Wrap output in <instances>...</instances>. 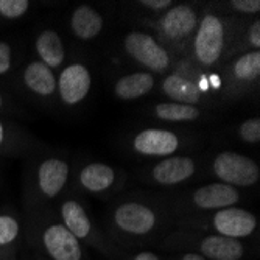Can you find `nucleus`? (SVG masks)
Here are the masks:
<instances>
[{"label":"nucleus","instance_id":"nucleus-10","mask_svg":"<svg viewBox=\"0 0 260 260\" xmlns=\"http://www.w3.org/2000/svg\"><path fill=\"white\" fill-rule=\"evenodd\" d=\"M175 69L170 74L164 75L159 83V93L169 102H176L182 105H192L198 108L214 106L215 95L204 90L195 81L197 67L187 59L184 62H175Z\"/></svg>","mask_w":260,"mask_h":260},{"label":"nucleus","instance_id":"nucleus-31","mask_svg":"<svg viewBox=\"0 0 260 260\" xmlns=\"http://www.w3.org/2000/svg\"><path fill=\"white\" fill-rule=\"evenodd\" d=\"M122 260H167V258H162L159 254L153 252V251H128L125 252V255L122 257Z\"/></svg>","mask_w":260,"mask_h":260},{"label":"nucleus","instance_id":"nucleus-1","mask_svg":"<svg viewBox=\"0 0 260 260\" xmlns=\"http://www.w3.org/2000/svg\"><path fill=\"white\" fill-rule=\"evenodd\" d=\"M175 228V215L164 195L133 192L115 200L105 220L108 239L123 251L157 245Z\"/></svg>","mask_w":260,"mask_h":260},{"label":"nucleus","instance_id":"nucleus-19","mask_svg":"<svg viewBox=\"0 0 260 260\" xmlns=\"http://www.w3.org/2000/svg\"><path fill=\"white\" fill-rule=\"evenodd\" d=\"M72 35L83 42L95 39L105 28L103 14L89 4H81L74 8L69 19Z\"/></svg>","mask_w":260,"mask_h":260},{"label":"nucleus","instance_id":"nucleus-5","mask_svg":"<svg viewBox=\"0 0 260 260\" xmlns=\"http://www.w3.org/2000/svg\"><path fill=\"white\" fill-rule=\"evenodd\" d=\"M56 215L62 224L75 235V239L86 248H92L108 257L109 260H122L125 252L119 246H115L105 234V231L95 223L89 214V210L83 200L75 195L62 197L56 207Z\"/></svg>","mask_w":260,"mask_h":260},{"label":"nucleus","instance_id":"nucleus-16","mask_svg":"<svg viewBox=\"0 0 260 260\" xmlns=\"http://www.w3.org/2000/svg\"><path fill=\"white\" fill-rule=\"evenodd\" d=\"M126 181V173L117 165L102 160H90L83 164L75 172L74 185L81 193L105 197L120 190Z\"/></svg>","mask_w":260,"mask_h":260},{"label":"nucleus","instance_id":"nucleus-7","mask_svg":"<svg viewBox=\"0 0 260 260\" xmlns=\"http://www.w3.org/2000/svg\"><path fill=\"white\" fill-rule=\"evenodd\" d=\"M164 198L167 200V204L176 220L181 217L207 214V212L218 209L239 206L243 195L240 188L215 181L179 193H167L164 195Z\"/></svg>","mask_w":260,"mask_h":260},{"label":"nucleus","instance_id":"nucleus-8","mask_svg":"<svg viewBox=\"0 0 260 260\" xmlns=\"http://www.w3.org/2000/svg\"><path fill=\"white\" fill-rule=\"evenodd\" d=\"M200 22L198 8L192 4H175L167 11L156 16L148 25L153 28V36L173 56H185L188 45L197 31Z\"/></svg>","mask_w":260,"mask_h":260},{"label":"nucleus","instance_id":"nucleus-25","mask_svg":"<svg viewBox=\"0 0 260 260\" xmlns=\"http://www.w3.org/2000/svg\"><path fill=\"white\" fill-rule=\"evenodd\" d=\"M245 52H260V19L257 16L248 23L245 31L240 33L237 42L234 45L232 58Z\"/></svg>","mask_w":260,"mask_h":260},{"label":"nucleus","instance_id":"nucleus-12","mask_svg":"<svg viewBox=\"0 0 260 260\" xmlns=\"http://www.w3.org/2000/svg\"><path fill=\"white\" fill-rule=\"evenodd\" d=\"M192 144L190 136L172 128H144L128 140V147L136 156L148 159L175 156Z\"/></svg>","mask_w":260,"mask_h":260},{"label":"nucleus","instance_id":"nucleus-23","mask_svg":"<svg viewBox=\"0 0 260 260\" xmlns=\"http://www.w3.org/2000/svg\"><path fill=\"white\" fill-rule=\"evenodd\" d=\"M22 223L14 214H0V258L14 257L22 240Z\"/></svg>","mask_w":260,"mask_h":260},{"label":"nucleus","instance_id":"nucleus-2","mask_svg":"<svg viewBox=\"0 0 260 260\" xmlns=\"http://www.w3.org/2000/svg\"><path fill=\"white\" fill-rule=\"evenodd\" d=\"M242 33V22L220 7L206 8L188 45L185 59L201 72L220 70L231 58Z\"/></svg>","mask_w":260,"mask_h":260},{"label":"nucleus","instance_id":"nucleus-15","mask_svg":"<svg viewBox=\"0 0 260 260\" xmlns=\"http://www.w3.org/2000/svg\"><path fill=\"white\" fill-rule=\"evenodd\" d=\"M209 173L226 185L235 188H251L260 181L258 164L242 153L237 151H220L210 160Z\"/></svg>","mask_w":260,"mask_h":260},{"label":"nucleus","instance_id":"nucleus-28","mask_svg":"<svg viewBox=\"0 0 260 260\" xmlns=\"http://www.w3.org/2000/svg\"><path fill=\"white\" fill-rule=\"evenodd\" d=\"M226 8L231 11V14L257 16L260 13V0H229L224 4V10Z\"/></svg>","mask_w":260,"mask_h":260},{"label":"nucleus","instance_id":"nucleus-26","mask_svg":"<svg viewBox=\"0 0 260 260\" xmlns=\"http://www.w3.org/2000/svg\"><path fill=\"white\" fill-rule=\"evenodd\" d=\"M237 137L248 145H258L260 142V119L249 117L237 126Z\"/></svg>","mask_w":260,"mask_h":260},{"label":"nucleus","instance_id":"nucleus-3","mask_svg":"<svg viewBox=\"0 0 260 260\" xmlns=\"http://www.w3.org/2000/svg\"><path fill=\"white\" fill-rule=\"evenodd\" d=\"M27 242L47 260H89L86 248L58 218L55 207L30 209Z\"/></svg>","mask_w":260,"mask_h":260},{"label":"nucleus","instance_id":"nucleus-22","mask_svg":"<svg viewBox=\"0 0 260 260\" xmlns=\"http://www.w3.org/2000/svg\"><path fill=\"white\" fill-rule=\"evenodd\" d=\"M148 114L156 120L167 123H192L204 117V109L192 105H182L176 102H157L150 109Z\"/></svg>","mask_w":260,"mask_h":260},{"label":"nucleus","instance_id":"nucleus-29","mask_svg":"<svg viewBox=\"0 0 260 260\" xmlns=\"http://www.w3.org/2000/svg\"><path fill=\"white\" fill-rule=\"evenodd\" d=\"M13 69V47L7 41H0V77L11 72Z\"/></svg>","mask_w":260,"mask_h":260},{"label":"nucleus","instance_id":"nucleus-4","mask_svg":"<svg viewBox=\"0 0 260 260\" xmlns=\"http://www.w3.org/2000/svg\"><path fill=\"white\" fill-rule=\"evenodd\" d=\"M156 246L164 252L190 251L207 260H243L248 254L242 240L184 228H173Z\"/></svg>","mask_w":260,"mask_h":260},{"label":"nucleus","instance_id":"nucleus-11","mask_svg":"<svg viewBox=\"0 0 260 260\" xmlns=\"http://www.w3.org/2000/svg\"><path fill=\"white\" fill-rule=\"evenodd\" d=\"M123 53L137 66L154 75H167L173 70L175 58L151 35L140 30L128 31L122 39Z\"/></svg>","mask_w":260,"mask_h":260},{"label":"nucleus","instance_id":"nucleus-9","mask_svg":"<svg viewBox=\"0 0 260 260\" xmlns=\"http://www.w3.org/2000/svg\"><path fill=\"white\" fill-rule=\"evenodd\" d=\"M70 181V164L62 156H45L35 162L28 179V207H52Z\"/></svg>","mask_w":260,"mask_h":260},{"label":"nucleus","instance_id":"nucleus-21","mask_svg":"<svg viewBox=\"0 0 260 260\" xmlns=\"http://www.w3.org/2000/svg\"><path fill=\"white\" fill-rule=\"evenodd\" d=\"M156 81L157 78L154 74L147 72V70H137V72L122 75L115 81L112 92L119 100L133 102L151 93L156 86Z\"/></svg>","mask_w":260,"mask_h":260},{"label":"nucleus","instance_id":"nucleus-36","mask_svg":"<svg viewBox=\"0 0 260 260\" xmlns=\"http://www.w3.org/2000/svg\"><path fill=\"white\" fill-rule=\"evenodd\" d=\"M0 176H2V164H0Z\"/></svg>","mask_w":260,"mask_h":260},{"label":"nucleus","instance_id":"nucleus-32","mask_svg":"<svg viewBox=\"0 0 260 260\" xmlns=\"http://www.w3.org/2000/svg\"><path fill=\"white\" fill-rule=\"evenodd\" d=\"M169 258L167 260H207L200 254L190 252V251H176V252H167Z\"/></svg>","mask_w":260,"mask_h":260},{"label":"nucleus","instance_id":"nucleus-35","mask_svg":"<svg viewBox=\"0 0 260 260\" xmlns=\"http://www.w3.org/2000/svg\"><path fill=\"white\" fill-rule=\"evenodd\" d=\"M0 260H17V258H16V255H14V257H7V258H0Z\"/></svg>","mask_w":260,"mask_h":260},{"label":"nucleus","instance_id":"nucleus-27","mask_svg":"<svg viewBox=\"0 0 260 260\" xmlns=\"http://www.w3.org/2000/svg\"><path fill=\"white\" fill-rule=\"evenodd\" d=\"M31 7L28 0H0V17L7 20H17L25 16Z\"/></svg>","mask_w":260,"mask_h":260},{"label":"nucleus","instance_id":"nucleus-18","mask_svg":"<svg viewBox=\"0 0 260 260\" xmlns=\"http://www.w3.org/2000/svg\"><path fill=\"white\" fill-rule=\"evenodd\" d=\"M20 81L23 87L39 100L49 102L56 97V72L38 59L23 66Z\"/></svg>","mask_w":260,"mask_h":260},{"label":"nucleus","instance_id":"nucleus-14","mask_svg":"<svg viewBox=\"0 0 260 260\" xmlns=\"http://www.w3.org/2000/svg\"><path fill=\"white\" fill-rule=\"evenodd\" d=\"M223 97L240 100L255 92L260 83V52H245L223 67Z\"/></svg>","mask_w":260,"mask_h":260},{"label":"nucleus","instance_id":"nucleus-17","mask_svg":"<svg viewBox=\"0 0 260 260\" xmlns=\"http://www.w3.org/2000/svg\"><path fill=\"white\" fill-rule=\"evenodd\" d=\"M92 89V74L86 64L70 62L56 75V97L69 108L81 105Z\"/></svg>","mask_w":260,"mask_h":260},{"label":"nucleus","instance_id":"nucleus-30","mask_svg":"<svg viewBox=\"0 0 260 260\" xmlns=\"http://www.w3.org/2000/svg\"><path fill=\"white\" fill-rule=\"evenodd\" d=\"M136 5L142 10H147V11L159 16L164 11H167L170 7H173L175 2L173 0H140V2H137Z\"/></svg>","mask_w":260,"mask_h":260},{"label":"nucleus","instance_id":"nucleus-20","mask_svg":"<svg viewBox=\"0 0 260 260\" xmlns=\"http://www.w3.org/2000/svg\"><path fill=\"white\" fill-rule=\"evenodd\" d=\"M35 52L38 61L50 67L53 72L61 70L66 61V45L61 35L53 28H44L35 38Z\"/></svg>","mask_w":260,"mask_h":260},{"label":"nucleus","instance_id":"nucleus-6","mask_svg":"<svg viewBox=\"0 0 260 260\" xmlns=\"http://www.w3.org/2000/svg\"><path fill=\"white\" fill-rule=\"evenodd\" d=\"M175 228L193 229L200 232L215 234L221 237L246 240L258 232V218L254 212L240 206L218 209L207 214H197L175 220Z\"/></svg>","mask_w":260,"mask_h":260},{"label":"nucleus","instance_id":"nucleus-24","mask_svg":"<svg viewBox=\"0 0 260 260\" xmlns=\"http://www.w3.org/2000/svg\"><path fill=\"white\" fill-rule=\"evenodd\" d=\"M28 136L7 120L0 119V154H11L28 148Z\"/></svg>","mask_w":260,"mask_h":260},{"label":"nucleus","instance_id":"nucleus-33","mask_svg":"<svg viewBox=\"0 0 260 260\" xmlns=\"http://www.w3.org/2000/svg\"><path fill=\"white\" fill-rule=\"evenodd\" d=\"M8 108V102H7V97H5V93L0 90V112H5Z\"/></svg>","mask_w":260,"mask_h":260},{"label":"nucleus","instance_id":"nucleus-34","mask_svg":"<svg viewBox=\"0 0 260 260\" xmlns=\"http://www.w3.org/2000/svg\"><path fill=\"white\" fill-rule=\"evenodd\" d=\"M36 260H47V258L42 257V255H39V254H36Z\"/></svg>","mask_w":260,"mask_h":260},{"label":"nucleus","instance_id":"nucleus-13","mask_svg":"<svg viewBox=\"0 0 260 260\" xmlns=\"http://www.w3.org/2000/svg\"><path fill=\"white\" fill-rule=\"evenodd\" d=\"M200 170L201 164L197 157L190 154H175L148 164L139 172L137 181L160 188H175L192 181Z\"/></svg>","mask_w":260,"mask_h":260}]
</instances>
